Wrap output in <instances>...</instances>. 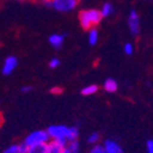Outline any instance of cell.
Wrapping results in <instances>:
<instances>
[{"label":"cell","mask_w":153,"mask_h":153,"mask_svg":"<svg viewBox=\"0 0 153 153\" xmlns=\"http://www.w3.org/2000/svg\"><path fill=\"white\" fill-rule=\"evenodd\" d=\"M97 90H99V86L97 85L91 84V85H86L85 88H83L82 94L85 95V96H89V95H94L95 92H97Z\"/></svg>","instance_id":"cell-15"},{"label":"cell","mask_w":153,"mask_h":153,"mask_svg":"<svg viewBox=\"0 0 153 153\" xmlns=\"http://www.w3.org/2000/svg\"><path fill=\"white\" fill-rule=\"evenodd\" d=\"M124 52L126 53V55H132L134 53V45L131 44V43H125V45H124Z\"/></svg>","instance_id":"cell-20"},{"label":"cell","mask_w":153,"mask_h":153,"mask_svg":"<svg viewBox=\"0 0 153 153\" xmlns=\"http://www.w3.org/2000/svg\"><path fill=\"white\" fill-rule=\"evenodd\" d=\"M79 136V130L76 126H69L68 128V134H67V143L74 140H78Z\"/></svg>","instance_id":"cell-14"},{"label":"cell","mask_w":153,"mask_h":153,"mask_svg":"<svg viewBox=\"0 0 153 153\" xmlns=\"http://www.w3.org/2000/svg\"><path fill=\"white\" fill-rule=\"evenodd\" d=\"M17 66H18V60H17V57L11 55V56H7L6 59H5L1 71H3V73H4L5 75H10V74L17 68Z\"/></svg>","instance_id":"cell-6"},{"label":"cell","mask_w":153,"mask_h":153,"mask_svg":"<svg viewBox=\"0 0 153 153\" xmlns=\"http://www.w3.org/2000/svg\"><path fill=\"white\" fill-rule=\"evenodd\" d=\"M65 147H66L65 145L51 140L45 145V153H62Z\"/></svg>","instance_id":"cell-8"},{"label":"cell","mask_w":153,"mask_h":153,"mask_svg":"<svg viewBox=\"0 0 153 153\" xmlns=\"http://www.w3.org/2000/svg\"><path fill=\"white\" fill-rule=\"evenodd\" d=\"M61 65V61L59 60V59H56V57H53V59H51L50 61H49V67L50 68H57V67H59Z\"/></svg>","instance_id":"cell-19"},{"label":"cell","mask_w":153,"mask_h":153,"mask_svg":"<svg viewBox=\"0 0 153 153\" xmlns=\"http://www.w3.org/2000/svg\"><path fill=\"white\" fill-rule=\"evenodd\" d=\"M66 147L71 153H79V151H80V145H79L78 140L68 142V146H66Z\"/></svg>","instance_id":"cell-16"},{"label":"cell","mask_w":153,"mask_h":153,"mask_svg":"<svg viewBox=\"0 0 153 153\" xmlns=\"http://www.w3.org/2000/svg\"><path fill=\"white\" fill-rule=\"evenodd\" d=\"M50 92L52 95H60V94H62V89L59 88V86H53V88L50 89Z\"/></svg>","instance_id":"cell-23"},{"label":"cell","mask_w":153,"mask_h":153,"mask_svg":"<svg viewBox=\"0 0 153 153\" xmlns=\"http://www.w3.org/2000/svg\"><path fill=\"white\" fill-rule=\"evenodd\" d=\"M49 141H50V137L48 135L46 130H35V131H32L30 134H28L23 143L27 147H29V146H34V145H45Z\"/></svg>","instance_id":"cell-4"},{"label":"cell","mask_w":153,"mask_h":153,"mask_svg":"<svg viewBox=\"0 0 153 153\" xmlns=\"http://www.w3.org/2000/svg\"><path fill=\"white\" fill-rule=\"evenodd\" d=\"M140 17H139V13L136 10H131L129 12V16H128V27H129V30L131 34L134 35H137L140 33Z\"/></svg>","instance_id":"cell-5"},{"label":"cell","mask_w":153,"mask_h":153,"mask_svg":"<svg viewBox=\"0 0 153 153\" xmlns=\"http://www.w3.org/2000/svg\"><path fill=\"white\" fill-rule=\"evenodd\" d=\"M44 4L59 12H68L78 6L79 0H43Z\"/></svg>","instance_id":"cell-2"},{"label":"cell","mask_w":153,"mask_h":153,"mask_svg":"<svg viewBox=\"0 0 153 153\" xmlns=\"http://www.w3.org/2000/svg\"><path fill=\"white\" fill-rule=\"evenodd\" d=\"M63 40H65V35L62 34H59V33H55V34H51L49 36V43L52 48L55 49H60L62 45H63Z\"/></svg>","instance_id":"cell-9"},{"label":"cell","mask_w":153,"mask_h":153,"mask_svg":"<svg viewBox=\"0 0 153 153\" xmlns=\"http://www.w3.org/2000/svg\"><path fill=\"white\" fill-rule=\"evenodd\" d=\"M62 153H71V152L67 149V147H65V149H63V152H62Z\"/></svg>","instance_id":"cell-25"},{"label":"cell","mask_w":153,"mask_h":153,"mask_svg":"<svg viewBox=\"0 0 153 153\" xmlns=\"http://www.w3.org/2000/svg\"><path fill=\"white\" fill-rule=\"evenodd\" d=\"M48 135L51 140L57 141L62 145H67V134H68V126L66 125H51L46 130Z\"/></svg>","instance_id":"cell-3"},{"label":"cell","mask_w":153,"mask_h":153,"mask_svg":"<svg viewBox=\"0 0 153 153\" xmlns=\"http://www.w3.org/2000/svg\"><path fill=\"white\" fill-rule=\"evenodd\" d=\"M101 20L102 16L97 9H86L79 13V23L84 29L95 28V26H97Z\"/></svg>","instance_id":"cell-1"},{"label":"cell","mask_w":153,"mask_h":153,"mask_svg":"<svg viewBox=\"0 0 153 153\" xmlns=\"http://www.w3.org/2000/svg\"><path fill=\"white\" fill-rule=\"evenodd\" d=\"M15 1H25V0H15Z\"/></svg>","instance_id":"cell-27"},{"label":"cell","mask_w":153,"mask_h":153,"mask_svg":"<svg viewBox=\"0 0 153 153\" xmlns=\"http://www.w3.org/2000/svg\"><path fill=\"white\" fill-rule=\"evenodd\" d=\"M28 149V147L22 142L20 145H12L10 147H7L3 153H26Z\"/></svg>","instance_id":"cell-10"},{"label":"cell","mask_w":153,"mask_h":153,"mask_svg":"<svg viewBox=\"0 0 153 153\" xmlns=\"http://www.w3.org/2000/svg\"><path fill=\"white\" fill-rule=\"evenodd\" d=\"M21 91H22V92H29V91H32V88H30V86H23V88L21 89Z\"/></svg>","instance_id":"cell-24"},{"label":"cell","mask_w":153,"mask_h":153,"mask_svg":"<svg viewBox=\"0 0 153 153\" xmlns=\"http://www.w3.org/2000/svg\"><path fill=\"white\" fill-rule=\"evenodd\" d=\"M146 149H147V153H153V141L152 140H147Z\"/></svg>","instance_id":"cell-22"},{"label":"cell","mask_w":153,"mask_h":153,"mask_svg":"<svg viewBox=\"0 0 153 153\" xmlns=\"http://www.w3.org/2000/svg\"><path fill=\"white\" fill-rule=\"evenodd\" d=\"M46 145V143H45ZM45 145H34L29 146L26 153H45Z\"/></svg>","instance_id":"cell-17"},{"label":"cell","mask_w":153,"mask_h":153,"mask_svg":"<svg viewBox=\"0 0 153 153\" xmlns=\"http://www.w3.org/2000/svg\"><path fill=\"white\" fill-rule=\"evenodd\" d=\"M99 140H100L99 132H92V134H90V135L88 136V142L89 143H92V145H97Z\"/></svg>","instance_id":"cell-18"},{"label":"cell","mask_w":153,"mask_h":153,"mask_svg":"<svg viewBox=\"0 0 153 153\" xmlns=\"http://www.w3.org/2000/svg\"><path fill=\"white\" fill-rule=\"evenodd\" d=\"M103 89H105L107 92H116V91L118 90V83L114 80L113 78H108V79L105 80Z\"/></svg>","instance_id":"cell-11"},{"label":"cell","mask_w":153,"mask_h":153,"mask_svg":"<svg viewBox=\"0 0 153 153\" xmlns=\"http://www.w3.org/2000/svg\"><path fill=\"white\" fill-rule=\"evenodd\" d=\"M1 123H3V119H1V116H0V126H1Z\"/></svg>","instance_id":"cell-26"},{"label":"cell","mask_w":153,"mask_h":153,"mask_svg":"<svg viewBox=\"0 0 153 153\" xmlns=\"http://www.w3.org/2000/svg\"><path fill=\"white\" fill-rule=\"evenodd\" d=\"M90 153H105L102 145H94V147L90 149Z\"/></svg>","instance_id":"cell-21"},{"label":"cell","mask_w":153,"mask_h":153,"mask_svg":"<svg viewBox=\"0 0 153 153\" xmlns=\"http://www.w3.org/2000/svg\"><path fill=\"white\" fill-rule=\"evenodd\" d=\"M113 12H114V6H113L111 3H105V4L102 5V7L100 9V13H101L102 18H103V17H109V16H112Z\"/></svg>","instance_id":"cell-13"},{"label":"cell","mask_w":153,"mask_h":153,"mask_svg":"<svg viewBox=\"0 0 153 153\" xmlns=\"http://www.w3.org/2000/svg\"><path fill=\"white\" fill-rule=\"evenodd\" d=\"M88 42L90 45H96L99 42V30L96 28H90L88 33Z\"/></svg>","instance_id":"cell-12"},{"label":"cell","mask_w":153,"mask_h":153,"mask_svg":"<svg viewBox=\"0 0 153 153\" xmlns=\"http://www.w3.org/2000/svg\"><path fill=\"white\" fill-rule=\"evenodd\" d=\"M105 153H123L120 145L114 140H106L102 145Z\"/></svg>","instance_id":"cell-7"}]
</instances>
